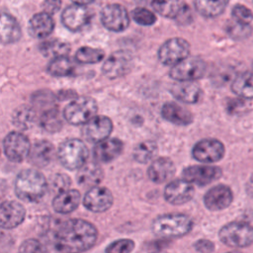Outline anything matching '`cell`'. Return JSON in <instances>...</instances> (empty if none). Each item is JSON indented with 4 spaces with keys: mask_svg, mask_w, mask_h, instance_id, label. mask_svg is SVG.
I'll list each match as a JSON object with an SVG mask.
<instances>
[{
    "mask_svg": "<svg viewBox=\"0 0 253 253\" xmlns=\"http://www.w3.org/2000/svg\"><path fill=\"white\" fill-rule=\"evenodd\" d=\"M98 230L91 222L81 218L63 221L51 234L49 244L58 252H81L93 247Z\"/></svg>",
    "mask_w": 253,
    "mask_h": 253,
    "instance_id": "obj_1",
    "label": "cell"
},
{
    "mask_svg": "<svg viewBox=\"0 0 253 253\" xmlns=\"http://www.w3.org/2000/svg\"><path fill=\"white\" fill-rule=\"evenodd\" d=\"M47 190L43 174L36 169H24L15 179V194L25 202L40 201Z\"/></svg>",
    "mask_w": 253,
    "mask_h": 253,
    "instance_id": "obj_2",
    "label": "cell"
},
{
    "mask_svg": "<svg viewBox=\"0 0 253 253\" xmlns=\"http://www.w3.org/2000/svg\"><path fill=\"white\" fill-rule=\"evenodd\" d=\"M193 219L184 213H166L157 216L151 223L152 232L163 238L182 237L193 228Z\"/></svg>",
    "mask_w": 253,
    "mask_h": 253,
    "instance_id": "obj_3",
    "label": "cell"
},
{
    "mask_svg": "<svg viewBox=\"0 0 253 253\" xmlns=\"http://www.w3.org/2000/svg\"><path fill=\"white\" fill-rule=\"evenodd\" d=\"M56 155L63 167L68 170H76L87 162L89 151L82 140L69 138L60 143Z\"/></svg>",
    "mask_w": 253,
    "mask_h": 253,
    "instance_id": "obj_4",
    "label": "cell"
},
{
    "mask_svg": "<svg viewBox=\"0 0 253 253\" xmlns=\"http://www.w3.org/2000/svg\"><path fill=\"white\" fill-rule=\"evenodd\" d=\"M98 105L91 97L81 96L70 101L63 110V118L73 126L85 125L96 116Z\"/></svg>",
    "mask_w": 253,
    "mask_h": 253,
    "instance_id": "obj_5",
    "label": "cell"
},
{
    "mask_svg": "<svg viewBox=\"0 0 253 253\" xmlns=\"http://www.w3.org/2000/svg\"><path fill=\"white\" fill-rule=\"evenodd\" d=\"M218 236L229 247H247L253 243V227L245 222H229L220 228Z\"/></svg>",
    "mask_w": 253,
    "mask_h": 253,
    "instance_id": "obj_6",
    "label": "cell"
},
{
    "mask_svg": "<svg viewBox=\"0 0 253 253\" xmlns=\"http://www.w3.org/2000/svg\"><path fill=\"white\" fill-rule=\"evenodd\" d=\"M190 54V44L182 38H172L166 41L158 49V60L167 66H173Z\"/></svg>",
    "mask_w": 253,
    "mask_h": 253,
    "instance_id": "obj_7",
    "label": "cell"
},
{
    "mask_svg": "<svg viewBox=\"0 0 253 253\" xmlns=\"http://www.w3.org/2000/svg\"><path fill=\"white\" fill-rule=\"evenodd\" d=\"M207 70L206 62L200 57H187L172 66L169 75L172 79L184 82L202 78Z\"/></svg>",
    "mask_w": 253,
    "mask_h": 253,
    "instance_id": "obj_8",
    "label": "cell"
},
{
    "mask_svg": "<svg viewBox=\"0 0 253 253\" xmlns=\"http://www.w3.org/2000/svg\"><path fill=\"white\" fill-rule=\"evenodd\" d=\"M133 67V58L127 50H117L109 55L102 66L103 74L109 79H117L127 74Z\"/></svg>",
    "mask_w": 253,
    "mask_h": 253,
    "instance_id": "obj_9",
    "label": "cell"
},
{
    "mask_svg": "<svg viewBox=\"0 0 253 253\" xmlns=\"http://www.w3.org/2000/svg\"><path fill=\"white\" fill-rule=\"evenodd\" d=\"M31 143L29 138L20 131H11L3 139V151L12 162H22L30 155Z\"/></svg>",
    "mask_w": 253,
    "mask_h": 253,
    "instance_id": "obj_10",
    "label": "cell"
},
{
    "mask_svg": "<svg viewBox=\"0 0 253 253\" xmlns=\"http://www.w3.org/2000/svg\"><path fill=\"white\" fill-rule=\"evenodd\" d=\"M224 151V145L221 141L214 138H205L194 145L192 156L203 163H213L223 157Z\"/></svg>",
    "mask_w": 253,
    "mask_h": 253,
    "instance_id": "obj_11",
    "label": "cell"
},
{
    "mask_svg": "<svg viewBox=\"0 0 253 253\" xmlns=\"http://www.w3.org/2000/svg\"><path fill=\"white\" fill-rule=\"evenodd\" d=\"M103 26L112 32H123L129 25V17L126 8L119 4H111L101 11Z\"/></svg>",
    "mask_w": 253,
    "mask_h": 253,
    "instance_id": "obj_12",
    "label": "cell"
},
{
    "mask_svg": "<svg viewBox=\"0 0 253 253\" xmlns=\"http://www.w3.org/2000/svg\"><path fill=\"white\" fill-rule=\"evenodd\" d=\"M113 203L112 192L108 188L98 185L90 188L83 198L84 207L93 212H104L113 206Z\"/></svg>",
    "mask_w": 253,
    "mask_h": 253,
    "instance_id": "obj_13",
    "label": "cell"
},
{
    "mask_svg": "<svg viewBox=\"0 0 253 253\" xmlns=\"http://www.w3.org/2000/svg\"><path fill=\"white\" fill-rule=\"evenodd\" d=\"M194 195L195 189L193 184L184 178L169 182L164 189L165 200L174 206H180L190 202Z\"/></svg>",
    "mask_w": 253,
    "mask_h": 253,
    "instance_id": "obj_14",
    "label": "cell"
},
{
    "mask_svg": "<svg viewBox=\"0 0 253 253\" xmlns=\"http://www.w3.org/2000/svg\"><path fill=\"white\" fill-rule=\"evenodd\" d=\"M113 131V122L106 116H95L88 121L83 128L82 134L90 142H100L109 137Z\"/></svg>",
    "mask_w": 253,
    "mask_h": 253,
    "instance_id": "obj_15",
    "label": "cell"
},
{
    "mask_svg": "<svg viewBox=\"0 0 253 253\" xmlns=\"http://www.w3.org/2000/svg\"><path fill=\"white\" fill-rule=\"evenodd\" d=\"M182 176L192 184L206 186L220 178L221 169L210 165H193L184 168Z\"/></svg>",
    "mask_w": 253,
    "mask_h": 253,
    "instance_id": "obj_16",
    "label": "cell"
},
{
    "mask_svg": "<svg viewBox=\"0 0 253 253\" xmlns=\"http://www.w3.org/2000/svg\"><path fill=\"white\" fill-rule=\"evenodd\" d=\"M26 210L16 201L7 200L0 207V225L4 229H12L19 226L25 219Z\"/></svg>",
    "mask_w": 253,
    "mask_h": 253,
    "instance_id": "obj_17",
    "label": "cell"
},
{
    "mask_svg": "<svg viewBox=\"0 0 253 253\" xmlns=\"http://www.w3.org/2000/svg\"><path fill=\"white\" fill-rule=\"evenodd\" d=\"M233 195L229 187L219 184L211 188L204 196V204L210 211H216L226 209L232 202Z\"/></svg>",
    "mask_w": 253,
    "mask_h": 253,
    "instance_id": "obj_18",
    "label": "cell"
},
{
    "mask_svg": "<svg viewBox=\"0 0 253 253\" xmlns=\"http://www.w3.org/2000/svg\"><path fill=\"white\" fill-rule=\"evenodd\" d=\"M91 17L89 10L82 5H71L66 7L61 15V21L65 28L77 32L87 25Z\"/></svg>",
    "mask_w": 253,
    "mask_h": 253,
    "instance_id": "obj_19",
    "label": "cell"
},
{
    "mask_svg": "<svg viewBox=\"0 0 253 253\" xmlns=\"http://www.w3.org/2000/svg\"><path fill=\"white\" fill-rule=\"evenodd\" d=\"M124 149V143L119 138H106L97 142L93 149V156L96 161L109 163L115 160Z\"/></svg>",
    "mask_w": 253,
    "mask_h": 253,
    "instance_id": "obj_20",
    "label": "cell"
},
{
    "mask_svg": "<svg viewBox=\"0 0 253 253\" xmlns=\"http://www.w3.org/2000/svg\"><path fill=\"white\" fill-rule=\"evenodd\" d=\"M152 8L161 16L185 20L190 16V10L185 3L180 0H152Z\"/></svg>",
    "mask_w": 253,
    "mask_h": 253,
    "instance_id": "obj_21",
    "label": "cell"
},
{
    "mask_svg": "<svg viewBox=\"0 0 253 253\" xmlns=\"http://www.w3.org/2000/svg\"><path fill=\"white\" fill-rule=\"evenodd\" d=\"M176 168L173 161L167 157L154 159L147 169L148 178L155 184H162L170 180L175 174Z\"/></svg>",
    "mask_w": 253,
    "mask_h": 253,
    "instance_id": "obj_22",
    "label": "cell"
},
{
    "mask_svg": "<svg viewBox=\"0 0 253 253\" xmlns=\"http://www.w3.org/2000/svg\"><path fill=\"white\" fill-rule=\"evenodd\" d=\"M81 201V194L76 189L58 192L52 200V209L60 214H68L74 211Z\"/></svg>",
    "mask_w": 253,
    "mask_h": 253,
    "instance_id": "obj_23",
    "label": "cell"
},
{
    "mask_svg": "<svg viewBox=\"0 0 253 253\" xmlns=\"http://www.w3.org/2000/svg\"><path fill=\"white\" fill-rule=\"evenodd\" d=\"M161 116L167 122L176 126H189L193 122L192 113L183 106L168 102L162 106Z\"/></svg>",
    "mask_w": 253,
    "mask_h": 253,
    "instance_id": "obj_24",
    "label": "cell"
},
{
    "mask_svg": "<svg viewBox=\"0 0 253 253\" xmlns=\"http://www.w3.org/2000/svg\"><path fill=\"white\" fill-rule=\"evenodd\" d=\"M54 28V22L50 14L46 12H40L34 15L28 26L29 34L36 39H43L49 36Z\"/></svg>",
    "mask_w": 253,
    "mask_h": 253,
    "instance_id": "obj_25",
    "label": "cell"
},
{
    "mask_svg": "<svg viewBox=\"0 0 253 253\" xmlns=\"http://www.w3.org/2000/svg\"><path fill=\"white\" fill-rule=\"evenodd\" d=\"M170 92L178 101L186 104L198 103L203 95L200 86L191 81H184L174 84L171 87Z\"/></svg>",
    "mask_w": 253,
    "mask_h": 253,
    "instance_id": "obj_26",
    "label": "cell"
},
{
    "mask_svg": "<svg viewBox=\"0 0 253 253\" xmlns=\"http://www.w3.org/2000/svg\"><path fill=\"white\" fill-rule=\"evenodd\" d=\"M55 154L54 146L47 140H40L34 143L30 151V162L37 167L47 166Z\"/></svg>",
    "mask_w": 253,
    "mask_h": 253,
    "instance_id": "obj_27",
    "label": "cell"
},
{
    "mask_svg": "<svg viewBox=\"0 0 253 253\" xmlns=\"http://www.w3.org/2000/svg\"><path fill=\"white\" fill-rule=\"evenodd\" d=\"M104 175L102 168L93 162L85 163L78 171L76 179L77 183L83 187L92 188L102 181Z\"/></svg>",
    "mask_w": 253,
    "mask_h": 253,
    "instance_id": "obj_28",
    "label": "cell"
},
{
    "mask_svg": "<svg viewBox=\"0 0 253 253\" xmlns=\"http://www.w3.org/2000/svg\"><path fill=\"white\" fill-rule=\"evenodd\" d=\"M1 42L3 43H13L20 40L22 31L17 20L9 14L3 13L1 16L0 28Z\"/></svg>",
    "mask_w": 253,
    "mask_h": 253,
    "instance_id": "obj_29",
    "label": "cell"
},
{
    "mask_svg": "<svg viewBox=\"0 0 253 253\" xmlns=\"http://www.w3.org/2000/svg\"><path fill=\"white\" fill-rule=\"evenodd\" d=\"M74 61L66 55L53 57L47 64L46 71L54 77L70 76L75 71Z\"/></svg>",
    "mask_w": 253,
    "mask_h": 253,
    "instance_id": "obj_30",
    "label": "cell"
},
{
    "mask_svg": "<svg viewBox=\"0 0 253 253\" xmlns=\"http://www.w3.org/2000/svg\"><path fill=\"white\" fill-rule=\"evenodd\" d=\"M40 125L49 132H56L62 127V120L56 105L40 111Z\"/></svg>",
    "mask_w": 253,
    "mask_h": 253,
    "instance_id": "obj_31",
    "label": "cell"
},
{
    "mask_svg": "<svg viewBox=\"0 0 253 253\" xmlns=\"http://www.w3.org/2000/svg\"><path fill=\"white\" fill-rule=\"evenodd\" d=\"M36 120V111L28 105H22L15 109L12 115V123L13 125L21 129L26 130L29 129Z\"/></svg>",
    "mask_w": 253,
    "mask_h": 253,
    "instance_id": "obj_32",
    "label": "cell"
},
{
    "mask_svg": "<svg viewBox=\"0 0 253 253\" xmlns=\"http://www.w3.org/2000/svg\"><path fill=\"white\" fill-rule=\"evenodd\" d=\"M232 91L244 99H253V72H244L235 77L231 85Z\"/></svg>",
    "mask_w": 253,
    "mask_h": 253,
    "instance_id": "obj_33",
    "label": "cell"
},
{
    "mask_svg": "<svg viewBox=\"0 0 253 253\" xmlns=\"http://www.w3.org/2000/svg\"><path fill=\"white\" fill-rule=\"evenodd\" d=\"M227 3L228 0H195V7L202 16L214 18L224 11Z\"/></svg>",
    "mask_w": 253,
    "mask_h": 253,
    "instance_id": "obj_34",
    "label": "cell"
},
{
    "mask_svg": "<svg viewBox=\"0 0 253 253\" xmlns=\"http://www.w3.org/2000/svg\"><path fill=\"white\" fill-rule=\"evenodd\" d=\"M158 151V146L154 141L144 140L136 144L132 151L133 159L138 163H147L151 161Z\"/></svg>",
    "mask_w": 253,
    "mask_h": 253,
    "instance_id": "obj_35",
    "label": "cell"
},
{
    "mask_svg": "<svg viewBox=\"0 0 253 253\" xmlns=\"http://www.w3.org/2000/svg\"><path fill=\"white\" fill-rule=\"evenodd\" d=\"M39 49L45 57H57L66 55L70 50V46L65 42L59 40H51L42 42L39 46Z\"/></svg>",
    "mask_w": 253,
    "mask_h": 253,
    "instance_id": "obj_36",
    "label": "cell"
},
{
    "mask_svg": "<svg viewBox=\"0 0 253 253\" xmlns=\"http://www.w3.org/2000/svg\"><path fill=\"white\" fill-rule=\"evenodd\" d=\"M104 50L91 46H82L75 53V59L82 64H94L103 60Z\"/></svg>",
    "mask_w": 253,
    "mask_h": 253,
    "instance_id": "obj_37",
    "label": "cell"
},
{
    "mask_svg": "<svg viewBox=\"0 0 253 253\" xmlns=\"http://www.w3.org/2000/svg\"><path fill=\"white\" fill-rule=\"evenodd\" d=\"M54 95L47 90H42L35 93L32 97V103L36 109L42 111L45 108L55 105Z\"/></svg>",
    "mask_w": 253,
    "mask_h": 253,
    "instance_id": "obj_38",
    "label": "cell"
},
{
    "mask_svg": "<svg viewBox=\"0 0 253 253\" xmlns=\"http://www.w3.org/2000/svg\"><path fill=\"white\" fill-rule=\"evenodd\" d=\"M134 242L131 239H118L110 243L106 248L105 252L110 253H128L134 249Z\"/></svg>",
    "mask_w": 253,
    "mask_h": 253,
    "instance_id": "obj_39",
    "label": "cell"
},
{
    "mask_svg": "<svg viewBox=\"0 0 253 253\" xmlns=\"http://www.w3.org/2000/svg\"><path fill=\"white\" fill-rule=\"evenodd\" d=\"M133 20L141 26H151L156 22V16L146 8H136L132 11Z\"/></svg>",
    "mask_w": 253,
    "mask_h": 253,
    "instance_id": "obj_40",
    "label": "cell"
},
{
    "mask_svg": "<svg viewBox=\"0 0 253 253\" xmlns=\"http://www.w3.org/2000/svg\"><path fill=\"white\" fill-rule=\"evenodd\" d=\"M232 16L235 19V21L246 25H248L253 19L252 12L242 5H236L232 9Z\"/></svg>",
    "mask_w": 253,
    "mask_h": 253,
    "instance_id": "obj_41",
    "label": "cell"
},
{
    "mask_svg": "<svg viewBox=\"0 0 253 253\" xmlns=\"http://www.w3.org/2000/svg\"><path fill=\"white\" fill-rule=\"evenodd\" d=\"M228 33L232 38H246L250 34V27L246 24H241L235 21V23H232L230 27H228Z\"/></svg>",
    "mask_w": 253,
    "mask_h": 253,
    "instance_id": "obj_42",
    "label": "cell"
},
{
    "mask_svg": "<svg viewBox=\"0 0 253 253\" xmlns=\"http://www.w3.org/2000/svg\"><path fill=\"white\" fill-rule=\"evenodd\" d=\"M19 251L20 252H45L47 251V248L44 247L39 240L30 238L25 240L21 244Z\"/></svg>",
    "mask_w": 253,
    "mask_h": 253,
    "instance_id": "obj_43",
    "label": "cell"
},
{
    "mask_svg": "<svg viewBox=\"0 0 253 253\" xmlns=\"http://www.w3.org/2000/svg\"><path fill=\"white\" fill-rule=\"evenodd\" d=\"M50 185L53 189H56L58 192L66 190L65 188L69 185V179L67 176L62 174L54 175L50 180Z\"/></svg>",
    "mask_w": 253,
    "mask_h": 253,
    "instance_id": "obj_44",
    "label": "cell"
},
{
    "mask_svg": "<svg viewBox=\"0 0 253 253\" xmlns=\"http://www.w3.org/2000/svg\"><path fill=\"white\" fill-rule=\"evenodd\" d=\"M61 7V0H44L42 4V8L44 12L52 15L56 13Z\"/></svg>",
    "mask_w": 253,
    "mask_h": 253,
    "instance_id": "obj_45",
    "label": "cell"
},
{
    "mask_svg": "<svg viewBox=\"0 0 253 253\" xmlns=\"http://www.w3.org/2000/svg\"><path fill=\"white\" fill-rule=\"evenodd\" d=\"M194 248L198 252H212L214 244L208 239H200L194 243Z\"/></svg>",
    "mask_w": 253,
    "mask_h": 253,
    "instance_id": "obj_46",
    "label": "cell"
},
{
    "mask_svg": "<svg viewBox=\"0 0 253 253\" xmlns=\"http://www.w3.org/2000/svg\"><path fill=\"white\" fill-rule=\"evenodd\" d=\"M74 4H78V5H82V6H85V5H88L90 3H92L94 0H71Z\"/></svg>",
    "mask_w": 253,
    "mask_h": 253,
    "instance_id": "obj_47",
    "label": "cell"
}]
</instances>
